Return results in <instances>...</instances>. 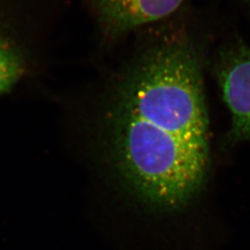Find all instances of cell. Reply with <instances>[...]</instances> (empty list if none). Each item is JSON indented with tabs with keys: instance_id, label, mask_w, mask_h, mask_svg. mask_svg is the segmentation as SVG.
Masks as SVG:
<instances>
[{
	"instance_id": "cell-1",
	"label": "cell",
	"mask_w": 250,
	"mask_h": 250,
	"mask_svg": "<svg viewBox=\"0 0 250 250\" xmlns=\"http://www.w3.org/2000/svg\"><path fill=\"white\" fill-rule=\"evenodd\" d=\"M104 123L107 157L125 191L156 211L188 207L205 184L209 164L196 38L170 33L138 54L117 80Z\"/></svg>"
},
{
	"instance_id": "cell-2",
	"label": "cell",
	"mask_w": 250,
	"mask_h": 250,
	"mask_svg": "<svg viewBox=\"0 0 250 250\" xmlns=\"http://www.w3.org/2000/svg\"><path fill=\"white\" fill-rule=\"evenodd\" d=\"M218 79L232 118L231 137L250 140V47L235 38L220 54Z\"/></svg>"
},
{
	"instance_id": "cell-3",
	"label": "cell",
	"mask_w": 250,
	"mask_h": 250,
	"mask_svg": "<svg viewBox=\"0 0 250 250\" xmlns=\"http://www.w3.org/2000/svg\"><path fill=\"white\" fill-rule=\"evenodd\" d=\"M186 0H91L105 36L116 40L175 12Z\"/></svg>"
},
{
	"instance_id": "cell-5",
	"label": "cell",
	"mask_w": 250,
	"mask_h": 250,
	"mask_svg": "<svg viewBox=\"0 0 250 250\" xmlns=\"http://www.w3.org/2000/svg\"><path fill=\"white\" fill-rule=\"evenodd\" d=\"M243 1H244V3L246 4L247 8H248L249 11L250 12V0H243Z\"/></svg>"
},
{
	"instance_id": "cell-4",
	"label": "cell",
	"mask_w": 250,
	"mask_h": 250,
	"mask_svg": "<svg viewBox=\"0 0 250 250\" xmlns=\"http://www.w3.org/2000/svg\"><path fill=\"white\" fill-rule=\"evenodd\" d=\"M24 64L21 54L0 34V95L21 77Z\"/></svg>"
}]
</instances>
